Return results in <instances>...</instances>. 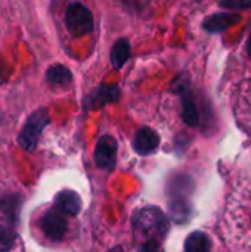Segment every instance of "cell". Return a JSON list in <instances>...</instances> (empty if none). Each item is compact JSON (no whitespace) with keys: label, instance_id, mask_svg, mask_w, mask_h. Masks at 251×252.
<instances>
[{"label":"cell","instance_id":"7a4b0ae2","mask_svg":"<svg viewBox=\"0 0 251 252\" xmlns=\"http://www.w3.org/2000/svg\"><path fill=\"white\" fill-rule=\"evenodd\" d=\"M133 224L138 232L145 236H152V239L157 241H161L169 230L167 217L154 207L143 208L139 214H136Z\"/></svg>","mask_w":251,"mask_h":252},{"label":"cell","instance_id":"8fae6325","mask_svg":"<svg viewBox=\"0 0 251 252\" xmlns=\"http://www.w3.org/2000/svg\"><path fill=\"white\" fill-rule=\"evenodd\" d=\"M46 80L55 89H65V87H68L71 84L72 74L67 66L61 65V63H56V65H52L47 69Z\"/></svg>","mask_w":251,"mask_h":252},{"label":"cell","instance_id":"7c38bea8","mask_svg":"<svg viewBox=\"0 0 251 252\" xmlns=\"http://www.w3.org/2000/svg\"><path fill=\"white\" fill-rule=\"evenodd\" d=\"M212 247L213 244L210 238L200 230L192 232L185 241V252H210Z\"/></svg>","mask_w":251,"mask_h":252},{"label":"cell","instance_id":"9a60e30c","mask_svg":"<svg viewBox=\"0 0 251 252\" xmlns=\"http://www.w3.org/2000/svg\"><path fill=\"white\" fill-rule=\"evenodd\" d=\"M220 6L225 9H249L251 7V0H220Z\"/></svg>","mask_w":251,"mask_h":252},{"label":"cell","instance_id":"6da1fadb","mask_svg":"<svg viewBox=\"0 0 251 252\" xmlns=\"http://www.w3.org/2000/svg\"><path fill=\"white\" fill-rule=\"evenodd\" d=\"M67 217L68 216L61 213L53 205L50 208L41 210V213L36 216L33 226L43 241L50 242V244H59L65 241L68 230H70Z\"/></svg>","mask_w":251,"mask_h":252},{"label":"cell","instance_id":"5bb4252c","mask_svg":"<svg viewBox=\"0 0 251 252\" xmlns=\"http://www.w3.org/2000/svg\"><path fill=\"white\" fill-rule=\"evenodd\" d=\"M120 97V90L117 86H101L92 96V105H105L108 102H117Z\"/></svg>","mask_w":251,"mask_h":252},{"label":"cell","instance_id":"30bf717a","mask_svg":"<svg viewBox=\"0 0 251 252\" xmlns=\"http://www.w3.org/2000/svg\"><path fill=\"white\" fill-rule=\"evenodd\" d=\"M0 252H24V245L18 233L3 223H0Z\"/></svg>","mask_w":251,"mask_h":252},{"label":"cell","instance_id":"8992f818","mask_svg":"<svg viewBox=\"0 0 251 252\" xmlns=\"http://www.w3.org/2000/svg\"><path fill=\"white\" fill-rule=\"evenodd\" d=\"M160 146V136L149 127H142L133 139V149L142 155V157H148L152 155L157 148Z\"/></svg>","mask_w":251,"mask_h":252},{"label":"cell","instance_id":"e0dca14e","mask_svg":"<svg viewBox=\"0 0 251 252\" xmlns=\"http://www.w3.org/2000/svg\"><path fill=\"white\" fill-rule=\"evenodd\" d=\"M109 252H123V250H121L120 247H115V248H112Z\"/></svg>","mask_w":251,"mask_h":252},{"label":"cell","instance_id":"4fadbf2b","mask_svg":"<svg viewBox=\"0 0 251 252\" xmlns=\"http://www.w3.org/2000/svg\"><path fill=\"white\" fill-rule=\"evenodd\" d=\"M130 58V43L126 38H120L111 49V63L115 69L123 68V65Z\"/></svg>","mask_w":251,"mask_h":252},{"label":"cell","instance_id":"2e32d148","mask_svg":"<svg viewBox=\"0 0 251 252\" xmlns=\"http://www.w3.org/2000/svg\"><path fill=\"white\" fill-rule=\"evenodd\" d=\"M247 50H249V55L251 56V32H250V38H249V43H247Z\"/></svg>","mask_w":251,"mask_h":252},{"label":"cell","instance_id":"9c48e42d","mask_svg":"<svg viewBox=\"0 0 251 252\" xmlns=\"http://www.w3.org/2000/svg\"><path fill=\"white\" fill-rule=\"evenodd\" d=\"M180 99H182V120L189 127H197L200 124V114L197 109V105L192 99V94L188 89L179 90Z\"/></svg>","mask_w":251,"mask_h":252},{"label":"cell","instance_id":"5b68a950","mask_svg":"<svg viewBox=\"0 0 251 252\" xmlns=\"http://www.w3.org/2000/svg\"><path fill=\"white\" fill-rule=\"evenodd\" d=\"M118 145L112 136H102L95 148V164L102 170H112L117 161Z\"/></svg>","mask_w":251,"mask_h":252},{"label":"cell","instance_id":"52a82bcc","mask_svg":"<svg viewBox=\"0 0 251 252\" xmlns=\"http://www.w3.org/2000/svg\"><path fill=\"white\" fill-rule=\"evenodd\" d=\"M53 205L68 217H77L81 211V199L74 190H62L55 196Z\"/></svg>","mask_w":251,"mask_h":252},{"label":"cell","instance_id":"277c9868","mask_svg":"<svg viewBox=\"0 0 251 252\" xmlns=\"http://www.w3.org/2000/svg\"><path fill=\"white\" fill-rule=\"evenodd\" d=\"M49 123V115L46 109H38L34 114H31V117L28 118V121L25 123L21 134H19V145L31 151L37 146V142L40 139V134L43 133V128L47 126Z\"/></svg>","mask_w":251,"mask_h":252},{"label":"cell","instance_id":"3957f363","mask_svg":"<svg viewBox=\"0 0 251 252\" xmlns=\"http://www.w3.org/2000/svg\"><path fill=\"white\" fill-rule=\"evenodd\" d=\"M65 24L68 31L75 35L81 37L89 34L93 30V15L89 7L81 3H71L67 7L65 13Z\"/></svg>","mask_w":251,"mask_h":252},{"label":"cell","instance_id":"ba28073f","mask_svg":"<svg viewBox=\"0 0 251 252\" xmlns=\"http://www.w3.org/2000/svg\"><path fill=\"white\" fill-rule=\"evenodd\" d=\"M241 21V16L238 13H229V12H222L209 16L204 21V28L210 32H219L225 31L234 25H237Z\"/></svg>","mask_w":251,"mask_h":252}]
</instances>
